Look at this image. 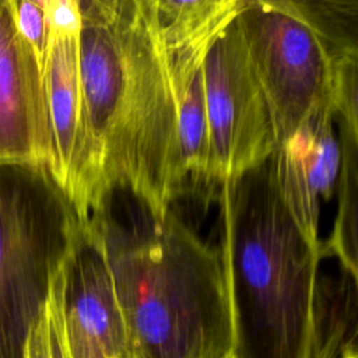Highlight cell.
<instances>
[{"label": "cell", "instance_id": "1", "mask_svg": "<svg viewBox=\"0 0 358 358\" xmlns=\"http://www.w3.org/2000/svg\"><path fill=\"white\" fill-rule=\"evenodd\" d=\"M85 218L122 187L158 213L180 197L178 105L145 0H78Z\"/></svg>", "mask_w": 358, "mask_h": 358}, {"label": "cell", "instance_id": "2", "mask_svg": "<svg viewBox=\"0 0 358 358\" xmlns=\"http://www.w3.org/2000/svg\"><path fill=\"white\" fill-rule=\"evenodd\" d=\"M108 266L131 358H227L235 319L215 248L171 208L108 189L83 221Z\"/></svg>", "mask_w": 358, "mask_h": 358}, {"label": "cell", "instance_id": "3", "mask_svg": "<svg viewBox=\"0 0 358 358\" xmlns=\"http://www.w3.org/2000/svg\"><path fill=\"white\" fill-rule=\"evenodd\" d=\"M215 248L229 287L235 358H327L317 313L322 246L285 207L271 157L220 185Z\"/></svg>", "mask_w": 358, "mask_h": 358}, {"label": "cell", "instance_id": "4", "mask_svg": "<svg viewBox=\"0 0 358 358\" xmlns=\"http://www.w3.org/2000/svg\"><path fill=\"white\" fill-rule=\"evenodd\" d=\"M81 224L46 168L0 164V358H24Z\"/></svg>", "mask_w": 358, "mask_h": 358}, {"label": "cell", "instance_id": "5", "mask_svg": "<svg viewBox=\"0 0 358 358\" xmlns=\"http://www.w3.org/2000/svg\"><path fill=\"white\" fill-rule=\"evenodd\" d=\"M235 21L270 109L275 147L313 115L334 112L333 60L296 0H243Z\"/></svg>", "mask_w": 358, "mask_h": 358}, {"label": "cell", "instance_id": "6", "mask_svg": "<svg viewBox=\"0 0 358 358\" xmlns=\"http://www.w3.org/2000/svg\"><path fill=\"white\" fill-rule=\"evenodd\" d=\"M201 71L211 173L221 185L264 164L275 150V136L236 21L215 39Z\"/></svg>", "mask_w": 358, "mask_h": 358}, {"label": "cell", "instance_id": "7", "mask_svg": "<svg viewBox=\"0 0 358 358\" xmlns=\"http://www.w3.org/2000/svg\"><path fill=\"white\" fill-rule=\"evenodd\" d=\"M42 60L20 34L10 0H0V164L52 168Z\"/></svg>", "mask_w": 358, "mask_h": 358}, {"label": "cell", "instance_id": "8", "mask_svg": "<svg viewBox=\"0 0 358 358\" xmlns=\"http://www.w3.org/2000/svg\"><path fill=\"white\" fill-rule=\"evenodd\" d=\"M69 358H131L105 259L84 224L60 268Z\"/></svg>", "mask_w": 358, "mask_h": 358}, {"label": "cell", "instance_id": "9", "mask_svg": "<svg viewBox=\"0 0 358 358\" xmlns=\"http://www.w3.org/2000/svg\"><path fill=\"white\" fill-rule=\"evenodd\" d=\"M80 34H48L42 62L52 138L50 175L85 218V126L80 78Z\"/></svg>", "mask_w": 358, "mask_h": 358}, {"label": "cell", "instance_id": "10", "mask_svg": "<svg viewBox=\"0 0 358 358\" xmlns=\"http://www.w3.org/2000/svg\"><path fill=\"white\" fill-rule=\"evenodd\" d=\"M334 120L331 109L313 115L271 155L280 196L298 228L315 246H322L320 203L333 193L341 164Z\"/></svg>", "mask_w": 358, "mask_h": 358}, {"label": "cell", "instance_id": "11", "mask_svg": "<svg viewBox=\"0 0 358 358\" xmlns=\"http://www.w3.org/2000/svg\"><path fill=\"white\" fill-rule=\"evenodd\" d=\"M243 0H145L151 28L176 102Z\"/></svg>", "mask_w": 358, "mask_h": 358}, {"label": "cell", "instance_id": "12", "mask_svg": "<svg viewBox=\"0 0 358 358\" xmlns=\"http://www.w3.org/2000/svg\"><path fill=\"white\" fill-rule=\"evenodd\" d=\"M178 105V152L180 197L203 196L214 189L203 71H197Z\"/></svg>", "mask_w": 358, "mask_h": 358}, {"label": "cell", "instance_id": "13", "mask_svg": "<svg viewBox=\"0 0 358 358\" xmlns=\"http://www.w3.org/2000/svg\"><path fill=\"white\" fill-rule=\"evenodd\" d=\"M341 164L338 172V210L334 231L329 241L322 242V255H333L341 267L357 277V130L341 122Z\"/></svg>", "mask_w": 358, "mask_h": 358}, {"label": "cell", "instance_id": "14", "mask_svg": "<svg viewBox=\"0 0 358 358\" xmlns=\"http://www.w3.org/2000/svg\"><path fill=\"white\" fill-rule=\"evenodd\" d=\"M302 13L323 39L336 73L358 59V3L355 0H298Z\"/></svg>", "mask_w": 358, "mask_h": 358}, {"label": "cell", "instance_id": "15", "mask_svg": "<svg viewBox=\"0 0 358 358\" xmlns=\"http://www.w3.org/2000/svg\"><path fill=\"white\" fill-rule=\"evenodd\" d=\"M24 358H69L62 310L60 270L53 280L49 298L29 331Z\"/></svg>", "mask_w": 358, "mask_h": 358}, {"label": "cell", "instance_id": "16", "mask_svg": "<svg viewBox=\"0 0 358 358\" xmlns=\"http://www.w3.org/2000/svg\"><path fill=\"white\" fill-rule=\"evenodd\" d=\"M15 25L22 38L43 62L48 45V25L43 0H10Z\"/></svg>", "mask_w": 358, "mask_h": 358}, {"label": "cell", "instance_id": "17", "mask_svg": "<svg viewBox=\"0 0 358 358\" xmlns=\"http://www.w3.org/2000/svg\"><path fill=\"white\" fill-rule=\"evenodd\" d=\"M48 34H76L81 31L78 0H43Z\"/></svg>", "mask_w": 358, "mask_h": 358}, {"label": "cell", "instance_id": "18", "mask_svg": "<svg viewBox=\"0 0 358 358\" xmlns=\"http://www.w3.org/2000/svg\"><path fill=\"white\" fill-rule=\"evenodd\" d=\"M341 358H357V352H355V345H345L341 350Z\"/></svg>", "mask_w": 358, "mask_h": 358}, {"label": "cell", "instance_id": "19", "mask_svg": "<svg viewBox=\"0 0 358 358\" xmlns=\"http://www.w3.org/2000/svg\"><path fill=\"white\" fill-rule=\"evenodd\" d=\"M227 358H235V355L232 354V355H229V357H227Z\"/></svg>", "mask_w": 358, "mask_h": 358}]
</instances>
